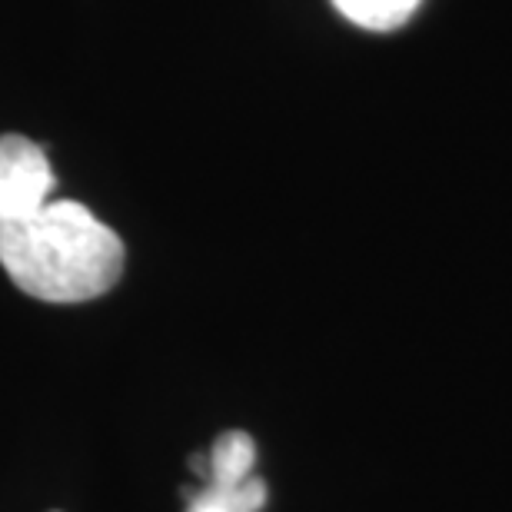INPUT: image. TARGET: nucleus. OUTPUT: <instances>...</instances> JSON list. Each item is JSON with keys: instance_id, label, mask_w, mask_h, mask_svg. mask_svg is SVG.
Instances as JSON below:
<instances>
[{"instance_id": "1", "label": "nucleus", "mask_w": 512, "mask_h": 512, "mask_svg": "<svg viewBox=\"0 0 512 512\" xmlns=\"http://www.w3.org/2000/svg\"><path fill=\"white\" fill-rule=\"evenodd\" d=\"M0 266L34 300L84 303L120 280L124 243L84 203L50 200L0 223Z\"/></svg>"}, {"instance_id": "2", "label": "nucleus", "mask_w": 512, "mask_h": 512, "mask_svg": "<svg viewBox=\"0 0 512 512\" xmlns=\"http://www.w3.org/2000/svg\"><path fill=\"white\" fill-rule=\"evenodd\" d=\"M54 170L47 153L27 137H0V223L20 220L50 203Z\"/></svg>"}, {"instance_id": "3", "label": "nucleus", "mask_w": 512, "mask_h": 512, "mask_svg": "<svg viewBox=\"0 0 512 512\" xmlns=\"http://www.w3.org/2000/svg\"><path fill=\"white\" fill-rule=\"evenodd\" d=\"M266 506V483L250 476L207 469V486L190 496L187 512H260Z\"/></svg>"}, {"instance_id": "4", "label": "nucleus", "mask_w": 512, "mask_h": 512, "mask_svg": "<svg viewBox=\"0 0 512 512\" xmlns=\"http://www.w3.org/2000/svg\"><path fill=\"white\" fill-rule=\"evenodd\" d=\"M333 7L363 30H396L416 14L419 0H333Z\"/></svg>"}]
</instances>
